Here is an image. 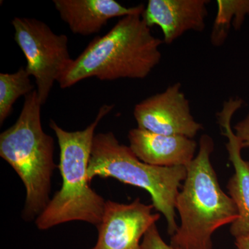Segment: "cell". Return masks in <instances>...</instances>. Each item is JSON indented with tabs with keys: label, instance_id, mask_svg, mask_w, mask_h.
I'll return each mask as SVG.
<instances>
[{
	"label": "cell",
	"instance_id": "1",
	"mask_svg": "<svg viewBox=\"0 0 249 249\" xmlns=\"http://www.w3.org/2000/svg\"><path fill=\"white\" fill-rule=\"evenodd\" d=\"M121 18L107 34L94 37L58 82L62 89L95 77L103 80L143 79L161 60L160 46L142 17Z\"/></svg>",
	"mask_w": 249,
	"mask_h": 249
},
{
	"label": "cell",
	"instance_id": "2",
	"mask_svg": "<svg viewBox=\"0 0 249 249\" xmlns=\"http://www.w3.org/2000/svg\"><path fill=\"white\" fill-rule=\"evenodd\" d=\"M114 107V105H103L94 121L83 130L69 132L52 119L50 121L49 126L55 132L60 147L58 167L62 184L36 218L37 229L47 230L73 221L89 223L96 227L101 224L106 201L90 187L88 167L95 129Z\"/></svg>",
	"mask_w": 249,
	"mask_h": 249
},
{
	"label": "cell",
	"instance_id": "3",
	"mask_svg": "<svg viewBox=\"0 0 249 249\" xmlns=\"http://www.w3.org/2000/svg\"><path fill=\"white\" fill-rule=\"evenodd\" d=\"M214 142L201 136L197 155L187 168V177L176 199L181 224L170 238L178 249H213L212 236L219 228L239 218L235 203L219 185L211 161Z\"/></svg>",
	"mask_w": 249,
	"mask_h": 249
},
{
	"label": "cell",
	"instance_id": "4",
	"mask_svg": "<svg viewBox=\"0 0 249 249\" xmlns=\"http://www.w3.org/2000/svg\"><path fill=\"white\" fill-rule=\"evenodd\" d=\"M18 120L0 134V156L17 173L26 189L24 220L40 215L50 201L53 171L54 140L42 129V104L37 90L24 96Z\"/></svg>",
	"mask_w": 249,
	"mask_h": 249
},
{
	"label": "cell",
	"instance_id": "5",
	"mask_svg": "<svg viewBox=\"0 0 249 249\" xmlns=\"http://www.w3.org/2000/svg\"><path fill=\"white\" fill-rule=\"evenodd\" d=\"M88 173L90 182L96 177L114 178L145 190L154 209L166 219L168 235L172 237L178 231L175 205L187 177L186 167L164 168L143 163L109 132L95 134Z\"/></svg>",
	"mask_w": 249,
	"mask_h": 249
},
{
	"label": "cell",
	"instance_id": "6",
	"mask_svg": "<svg viewBox=\"0 0 249 249\" xmlns=\"http://www.w3.org/2000/svg\"><path fill=\"white\" fill-rule=\"evenodd\" d=\"M12 25L15 41L27 60L26 70L35 79L38 97L45 104L55 82L60 81L73 63L68 38L34 18L16 17Z\"/></svg>",
	"mask_w": 249,
	"mask_h": 249
},
{
	"label": "cell",
	"instance_id": "7",
	"mask_svg": "<svg viewBox=\"0 0 249 249\" xmlns=\"http://www.w3.org/2000/svg\"><path fill=\"white\" fill-rule=\"evenodd\" d=\"M134 116L138 128L163 135L193 139L204 128L192 115L179 83L137 103Z\"/></svg>",
	"mask_w": 249,
	"mask_h": 249
},
{
	"label": "cell",
	"instance_id": "8",
	"mask_svg": "<svg viewBox=\"0 0 249 249\" xmlns=\"http://www.w3.org/2000/svg\"><path fill=\"white\" fill-rule=\"evenodd\" d=\"M153 205L139 198L130 204L106 201V210L98 226V239L89 249H143L141 240L147 231L160 220Z\"/></svg>",
	"mask_w": 249,
	"mask_h": 249
},
{
	"label": "cell",
	"instance_id": "9",
	"mask_svg": "<svg viewBox=\"0 0 249 249\" xmlns=\"http://www.w3.org/2000/svg\"><path fill=\"white\" fill-rule=\"evenodd\" d=\"M243 101L240 98H230L223 104L222 110L217 113L218 124L223 135L228 139L226 144L229 158L235 169L227 184L229 196L231 197L238 212L239 218L231 224L229 231L235 240L249 241V160L241 155L242 147L231 127L234 114L242 107Z\"/></svg>",
	"mask_w": 249,
	"mask_h": 249
},
{
	"label": "cell",
	"instance_id": "10",
	"mask_svg": "<svg viewBox=\"0 0 249 249\" xmlns=\"http://www.w3.org/2000/svg\"><path fill=\"white\" fill-rule=\"evenodd\" d=\"M208 0H149L142 17L149 27L161 29L168 45L188 31H204Z\"/></svg>",
	"mask_w": 249,
	"mask_h": 249
},
{
	"label": "cell",
	"instance_id": "11",
	"mask_svg": "<svg viewBox=\"0 0 249 249\" xmlns=\"http://www.w3.org/2000/svg\"><path fill=\"white\" fill-rule=\"evenodd\" d=\"M129 148L139 160L154 166H188L195 159L197 144L193 139L167 136L143 129H130Z\"/></svg>",
	"mask_w": 249,
	"mask_h": 249
},
{
	"label": "cell",
	"instance_id": "12",
	"mask_svg": "<svg viewBox=\"0 0 249 249\" xmlns=\"http://www.w3.org/2000/svg\"><path fill=\"white\" fill-rule=\"evenodd\" d=\"M60 18L74 34H97L109 19L143 13L144 4L125 7L115 0H53Z\"/></svg>",
	"mask_w": 249,
	"mask_h": 249
},
{
	"label": "cell",
	"instance_id": "13",
	"mask_svg": "<svg viewBox=\"0 0 249 249\" xmlns=\"http://www.w3.org/2000/svg\"><path fill=\"white\" fill-rule=\"evenodd\" d=\"M217 16L211 32V43L220 47L225 42L231 27H242L249 16V0H217Z\"/></svg>",
	"mask_w": 249,
	"mask_h": 249
},
{
	"label": "cell",
	"instance_id": "14",
	"mask_svg": "<svg viewBox=\"0 0 249 249\" xmlns=\"http://www.w3.org/2000/svg\"><path fill=\"white\" fill-rule=\"evenodd\" d=\"M30 75L21 67L13 73H0V124H4L12 111L13 106L21 96L34 91Z\"/></svg>",
	"mask_w": 249,
	"mask_h": 249
},
{
	"label": "cell",
	"instance_id": "15",
	"mask_svg": "<svg viewBox=\"0 0 249 249\" xmlns=\"http://www.w3.org/2000/svg\"><path fill=\"white\" fill-rule=\"evenodd\" d=\"M142 247L143 249H178L164 242L156 224L150 227L145 232L142 237Z\"/></svg>",
	"mask_w": 249,
	"mask_h": 249
},
{
	"label": "cell",
	"instance_id": "16",
	"mask_svg": "<svg viewBox=\"0 0 249 249\" xmlns=\"http://www.w3.org/2000/svg\"><path fill=\"white\" fill-rule=\"evenodd\" d=\"M236 137L240 140L242 149L249 147V112L233 127Z\"/></svg>",
	"mask_w": 249,
	"mask_h": 249
},
{
	"label": "cell",
	"instance_id": "17",
	"mask_svg": "<svg viewBox=\"0 0 249 249\" xmlns=\"http://www.w3.org/2000/svg\"><path fill=\"white\" fill-rule=\"evenodd\" d=\"M235 245L237 249H249V241L245 239L235 240Z\"/></svg>",
	"mask_w": 249,
	"mask_h": 249
}]
</instances>
